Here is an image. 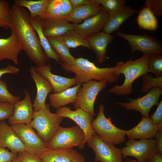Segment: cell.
<instances>
[{
    "label": "cell",
    "instance_id": "obj_8",
    "mask_svg": "<svg viewBox=\"0 0 162 162\" xmlns=\"http://www.w3.org/2000/svg\"><path fill=\"white\" fill-rule=\"evenodd\" d=\"M125 146L121 148L123 158L133 157L140 162H147L149 158L157 152L155 139L129 140Z\"/></svg>",
    "mask_w": 162,
    "mask_h": 162
},
{
    "label": "cell",
    "instance_id": "obj_25",
    "mask_svg": "<svg viewBox=\"0 0 162 162\" xmlns=\"http://www.w3.org/2000/svg\"><path fill=\"white\" fill-rule=\"evenodd\" d=\"M137 12V10L126 6L120 10L109 14L103 31L110 34L117 30L127 19Z\"/></svg>",
    "mask_w": 162,
    "mask_h": 162
},
{
    "label": "cell",
    "instance_id": "obj_15",
    "mask_svg": "<svg viewBox=\"0 0 162 162\" xmlns=\"http://www.w3.org/2000/svg\"><path fill=\"white\" fill-rule=\"evenodd\" d=\"M108 16V13L102 8L96 15L80 24H75V30L83 38L86 39L103 29Z\"/></svg>",
    "mask_w": 162,
    "mask_h": 162
},
{
    "label": "cell",
    "instance_id": "obj_2",
    "mask_svg": "<svg viewBox=\"0 0 162 162\" xmlns=\"http://www.w3.org/2000/svg\"><path fill=\"white\" fill-rule=\"evenodd\" d=\"M62 68L68 72L75 74L76 84H81L91 80H106L112 84L116 82L120 74L116 70V66L100 68L88 59L82 58H76L70 64L61 63Z\"/></svg>",
    "mask_w": 162,
    "mask_h": 162
},
{
    "label": "cell",
    "instance_id": "obj_43",
    "mask_svg": "<svg viewBox=\"0 0 162 162\" xmlns=\"http://www.w3.org/2000/svg\"><path fill=\"white\" fill-rule=\"evenodd\" d=\"M20 71L19 68L10 64L0 69V80L2 76L5 74H17Z\"/></svg>",
    "mask_w": 162,
    "mask_h": 162
},
{
    "label": "cell",
    "instance_id": "obj_29",
    "mask_svg": "<svg viewBox=\"0 0 162 162\" xmlns=\"http://www.w3.org/2000/svg\"><path fill=\"white\" fill-rule=\"evenodd\" d=\"M49 1V0H15L14 5L28 9L31 18L38 16L43 19Z\"/></svg>",
    "mask_w": 162,
    "mask_h": 162
},
{
    "label": "cell",
    "instance_id": "obj_26",
    "mask_svg": "<svg viewBox=\"0 0 162 162\" xmlns=\"http://www.w3.org/2000/svg\"><path fill=\"white\" fill-rule=\"evenodd\" d=\"M72 9L69 0H49L43 19H63L71 12Z\"/></svg>",
    "mask_w": 162,
    "mask_h": 162
},
{
    "label": "cell",
    "instance_id": "obj_40",
    "mask_svg": "<svg viewBox=\"0 0 162 162\" xmlns=\"http://www.w3.org/2000/svg\"><path fill=\"white\" fill-rule=\"evenodd\" d=\"M14 104L0 102V121L8 119L13 114Z\"/></svg>",
    "mask_w": 162,
    "mask_h": 162
},
{
    "label": "cell",
    "instance_id": "obj_24",
    "mask_svg": "<svg viewBox=\"0 0 162 162\" xmlns=\"http://www.w3.org/2000/svg\"><path fill=\"white\" fill-rule=\"evenodd\" d=\"M102 7L94 0L91 3L73 8L71 12L64 20L75 24H80L87 19L98 14Z\"/></svg>",
    "mask_w": 162,
    "mask_h": 162
},
{
    "label": "cell",
    "instance_id": "obj_22",
    "mask_svg": "<svg viewBox=\"0 0 162 162\" xmlns=\"http://www.w3.org/2000/svg\"><path fill=\"white\" fill-rule=\"evenodd\" d=\"M75 26L63 19H46L43 20L42 28L46 37H55L75 30Z\"/></svg>",
    "mask_w": 162,
    "mask_h": 162
},
{
    "label": "cell",
    "instance_id": "obj_46",
    "mask_svg": "<svg viewBox=\"0 0 162 162\" xmlns=\"http://www.w3.org/2000/svg\"><path fill=\"white\" fill-rule=\"evenodd\" d=\"M162 153L156 152L149 158L147 162H162Z\"/></svg>",
    "mask_w": 162,
    "mask_h": 162
},
{
    "label": "cell",
    "instance_id": "obj_39",
    "mask_svg": "<svg viewBox=\"0 0 162 162\" xmlns=\"http://www.w3.org/2000/svg\"><path fill=\"white\" fill-rule=\"evenodd\" d=\"M155 112L150 116L158 131H162V100L159 103Z\"/></svg>",
    "mask_w": 162,
    "mask_h": 162
},
{
    "label": "cell",
    "instance_id": "obj_10",
    "mask_svg": "<svg viewBox=\"0 0 162 162\" xmlns=\"http://www.w3.org/2000/svg\"><path fill=\"white\" fill-rule=\"evenodd\" d=\"M162 94V88L154 87L150 89L144 96L136 99L128 98V102H116L115 104L124 108L126 110L139 111L142 116L150 117L149 113L152 107L158 105Z\"/></svg>",
    "mask_w": 162,
    "mask_h": 162
},
{
    "label": "cell",
    "instance_id": "obj_13",
    "mask_svg": "<svg viewBox=\"0 0 162 162\" xmlns=\"http://www.w3.org/2000/svg\"><path fill=\"white\" fill-rule=\"evenodd\" d=\"M56 113L61 117L69 118L76 123L84 133L86 143L90 140L95 133L91 125L93 116L81 109L72 110L70 107L64 106L57 109Z\"/></svg>",
    "mask_w": 162,
    "mask_h": 162
},
{
    "label": "cell",
    "instance_id": "obj_30",
    "mask_svg": "<svg viewBox=\"0 0 162 162\" xmlns=\"http://www.w3.org/2000/svg\"><path fill=\"white\" fill-rule=\"evenodd\" d=\"M46 38L51 47L58 56L60 61L68 64L74 62L76 58L71 55L69 48L59 37Z\"/></svg>",
    "mask_w": 162,
    "mask_h": 162
},
{
    "label": "cell",
    "instance_id": "obj_18",
    "mask_svg": "<svg viewBox=\"0 0 162 162\" xmlns=\"http://www.w3.org/2000/svg\"><path fill=\"white\" fill-rule=\"evenodd\" d=\"M36 71L44 77L53 88V93L61 92L77 85L75 78H68L55 74L51 72V63L35 67Z\"/></svg>",
    "mask_w": 162,
    "mask_h": 162
},
{
    "label": "cell",
    "instance_id": "obj_41",
    "mask_svg": "<svg viewBox=\"0 0 162 162\" xmlns=\"http://www.w3.org/2000/svg\"><path fill=\"white\" fill-rule=\"evenodd\" d=\"M18 156L17 154L0 146V162H11Z\"/></svg>",
    "mask_w": 162,
    "mask_h": 162
},
{
    "label": "cell",
    "instance_id": "obj_6",
    "mask_svg": "<svg viewBox=\"0 0 162 162\" xmlns=\"http://www.w3.org/2000/svg\"><path fill=\"white\" fill-rule=\"evenodd\" d=\"M84 131L77 125L68 128L60 127L46 146L47 149L72 148L83 149L86 144Z\"/></svg>",
    "mask_w": 162,
    "mask_h": 162
},
{
    "label": "cell",
    "instance_id": "obj_17",
    "mask_svg": "<svg viewBox=\"0 0 162 162\" xmlns=\"http://www.w3.org/2000/svg\"><path fill=\"white\" fill-rule=\"evenodd\" d=\"M29 71L37 88L36 96L33 104L34 110L35 112L46 107V99L53 89L48 81L36 71L35 67L32 66Z\"/></svg>",
    "mask_w": 162,
    "mask_h": 162
},
{
    "label": "cell",
    "instance_id": "obj_47",
    "mask_svg": "<svg viewBox=\"0 0 162 162\" xmlns=\"http://www.w3.org/2000/svg\"><path fill=\"white\" fill-rule=\"evenodd\" d=\"M11 162H22L20 158L18 156L16 159L14 160Z\"/></svg>",
    "mask_w": 162,
    "mask_h": 162
},
{
    "label": "cell",
    "instance_id": "obj_3",
    "mask_svg": "<svg viewBox=\"0 0 162 162\" xmlns=\"http://www.w3.org/2000/svg\"><path fill=\"white\" fill-rule=\"evenodd\" d=\"M150 55H143L138 59L133 60L131 58L125 62H118L116 64V70L119 74H123L124 80L120 86L116 85L108 91L109 93L119 96H127L133 91L132 84L139 77L149 72L148 62Z\"/></svg>",
    "mask_w": 162,
    "mask_h": 162
},
{
    "label": "cell",
    "instance_id": "obj_38",
    "mask_svg": "<svg viewBox=\"0 0 162 162\" xmlns=\"http://www.w3.org/2000/svg\"><path fill=\"white\" fill-rule=\"evenodd\" d=\"M144 4L145 6L148 8L155 16L162 15V0H146Z\"/></svg>",
    "mask_w": 162,
    "mask_h": 162
},
{
    "label": "cell",
    "instance_id": "obj_20",
    "mask_svg": "<svg viewBox=\"0 0 162 162\" xmlns=\"http://www.w3.org/2000/svg\"><path fill=\"white\" fill-rule=\"evenodd\" d=\"M11 31L9 37L5 38H0V61L8 59L18 65V55L22 48L16 34Z\"/></svg>",
    "mask_w": 162,
    "mask_h": 162
},
{
    "label": "cell",
    "instance_id": "obj_32",
    "mask_svg": "<svg viewBox=\"0 0 162 162\" xmlns=\"http://www.w3.org/2000/svg\"><path fill=\"white\" fill-rule=\"evenodd\" d=\"M59 37L69 49L74 48L82 46L91 50L86 39L83 38L75 30Z\"/></svg>",
    "mask_w": 162,
    "mask_h": 162
},
{
    "label": "cell",
    "instance_id": "obj_35",
    "mask_svg": "<svg viewBox=\"0 0 162 162\" xmlns=\"http://www.w3.org/2000/svg\"><path fill=\"white\" fill-rule=\"evenodd\" d=\"M96 1L109 14L120 10L126 6L124 0H96Z\"/></svg>",
    "mask_w": 162,
    "mask_h": 162
},
{
    "label": "cell",
    "instance_id": "obj_21",
    "mask_svg": "<svg viewBox=\"0 0 162 162\" xmlns=\"http://www.w3.org/2000/svg\"><path fill=\"white\" fill-rule=\"evenodd\" d=\"M113 36L102 31L89 37L86 40L91 50L95 53L97 62L102 64L109 57L106 56L107 48Z\"/></svg>",
    "mask_w": 162,
    "mask_h": 162
},
{
    "label": "cell",
    "instance_id": "obj_16",
    "mask_svg": "<svg viewBox=\"0 0 162 162\" xmlns=\"http://www.w3.org/2000/svg\"><path fill=\"white\" fill-rule=\"evenodd\" d=\"M39 156L44 162H85L83 156L72 148L47 149Z\"/></svg>",
    "mask_w": 162,
    "mask_h": 162
},
{
    "label": "cell",
    "instance_id": "obj_34",
    "mask_svg": "<svg viewBox=\"0 0 162 162\" xmlns=\"http://www.w3.org/2000/svg\"><path fill=\"white\" fill-rule=\"evenodd\" d=\"M142 84L141 91L142 93H147L149 90L154 87L162 88V76L153 77L146 74L142 76Z\"/></svg>",
    "mask_w": 162,
    "mask_h": 162
},
{
    "label": "cell",
    "instance_id": "obj_36",
    "mask_svg": "<svg viewBox=\"0 0 162 162\" xmlns=\"http://www.w3.org/2000/svg\"><path fill=\"white\" fill-rule=\"evenodd\" d=\"M148 65L149 72L153 73L155 77L162 76V56L160 54L150 55Z\"/></svg>",
    "mask_w": 162,
    "mask_h": 162
},
{
    "label": "cell",
    "instance_id": "obj_14",
    "mask_svg": "<svg viewBox=\"0 0 162 162\" xmlns=\"http://www.w3.org/2000/svg\"><path fill=\"white\" fill-rule=\"evenodd\" d=\"M24 98L14 104L13 115L8 119V122L12 125L24 124H30L32 119L34 110L31 95L28 91L24 89Z\"/></svg>",
    "mask_w": 162,
    "mask_h": 162
},
{
    "label": "cell",
    "instance_id": "obj_9",
    "mask_svg": "<svg viewBox=\"0 0 162 162\" xmlns=\"http://www.w3.org/2000/svg\"><path fill=\"white\" fill-rule=\"evenodd\" d=\"M116 34L128 42L131 50V56L136 51L141 52L143 55L162 54V46L160 42L151 36L147 34H130L120 32Z\"/></svg>",
    "mask_w": 162,
    "mask_h": 162
},
{
    "label": "cell",
    "instance_id": "obj_42",
    "mask_svg": "<svg viewBox=\"0 0 162 162\" xmlns=\"http://www.w3.org/2000/svg\"><path fill=\"white\" fill-rule=\"evenodd\" d=\"M22 162H44L39 156L29 153L26 151L18 153Z\"/></svg>",
    "mask_w": 162,
    "mask_h": 162
},
{
    "label": "cell",
    "instance_id": "obj_4",
    "mask_svg": "<svg viewBox=\"0 0 162 162\" xmlns=\"http://www.w3.org/2000/svg\"><path fill=\"white\" fill-rule=\"evenodd\" d=\"M63 119L56 113L51 112L46 104L45 107L34 111L30 125L46 145L55 134Z\"/></svg>",
    "mask_w": 162,
    "mask_h": 162
},
{
    "label": "cell",
    "instance_id": "obj_28",
    "mask_svg": "<svg viewBox=\"0 0 162 162\" xmlns=\"http://www.w3.org/2000/svg\"><path fill=\"white\" fill-rule=\"evenodd\" d=\"M30 21L37 34L43 50L49 59H53L61 63L58 56L51 47L43 33L42 28L43 19L38 16L32 18L30 17Z\"/></svg>",
    "mask_w": 162,
    "mask_h": 162
},
{
    "label": "cell",
    "instance_id": "obj_33",
    "mask_svg": "<svg viewBox=\"0 0 162 162\" xmlns=\"http://www.w3.org/2000/svg\"><path fill=\"white\" fill-rule=\"evenodd\" d=\"M11 8L6 0H0V27L7 30L10 28Z\"/></svg>",
    "mask_w": 162,
    "mask_h": 162
},
{
    "label": "cell",
    "instance_id": "obj_48",
    "mask_svg": "<svg viewBox=\"0 0 162 162\" xmlns=\"http://www.w3.org/2000/svg\"><path fill=\"white\" fill-rule=\"evenodd\" d=\"M124 162H140L137 160H133L132 159H128V160L125 161Z\"/></svg>",
    "mask_w": 162,
    "mask_h": 162
},
{
    "label": "cell",
    "instance_id": "obj_31",
    "mask_svg": "<svg viewBox=\"0 0 162 162\" xmlns=\"http://www.w3.org/2000/svg\"><path fill=\"white\" fill-rule=\"evenodd\" d=\"M136 20L139 27L143 29L154 32L158 27V22L155 16L145 6L140 10Z\"/></svg>",
    "mask_w": 162,
    "mask_h": 162
},
{
    "label": "cell",
    "instance_id": "obj_37",
    "mask_svg": "<svg viewBox=\"0 0 162 162\" xmlns=\"http://www.w3.org/2000/svg\"><path fill=\"white\" fill-rule=\"evenodd\" d=\"M19 96H15L11 94L8 89L6 82L0 80V102L14 104L20 100Z\"/></svg>",
    "mask_w": 162,
    "mask_h": 162
},
{
    "label": "cell",
    "instance_id": "obj_11",
    "mask_svg": "<svg viewBox=\"0 0 162 162\" xmlns=\"http://www.w3.org/2000/svg\"><path fill=\"white\" fill-rule=\"evenodd\" d=\"M95 154V162H123L121 148L102 140L95 133L87 142Z\"/></svg>",
    "mask_w": 162,
    "mask_h": 162
},
{
    "label": "cell",
    "instance_id": "obj_44",
    "mask_svg": "<svg viewBox=\"0 0 162 162\" xmlns=\"http://www.w3.org/2000/svg\"><path fill=\"white\" fill-rule=\"evenodd\" d=\"M154 137L157 146V152L162 153V131H158Z\"/></svg>",
    "mask_w": 162,
    "mask_h": 162
},
{
    "label": "cell",
    "instance_id": "obj_45",
    "mask_svg": "<svg viewBox=\"0 0 162 162\" xmlns=\"http://www.w3.org/2000/svg\"><path fill=\"white\" fill-rule=\"evenodd\" d=\"M73 8L93 2L94 0H69Z\"/></svg>",
    "mask_w": 162,
    "mask_h": 162
},
{
    "label": "cell",
    "instance_id": "obj_5",
    "mask_svg": "<svg viewBox=\"0 0 162 162\" xmlns=\"http://www.w3.org/2000/svg\"><path fill=\"white\" fill-rule=\"evenodd\" d=\"M105 107L100 104L97 116L91 124L93 129L103 141L113 145L120 144L125 140L126 130L119 128L112 122L111 118H106Z\"/></svg>",
    "mask_w": 162,
    "mask_h": 162
},
{
    "label": "cell",
    "instance_id": "obj_27",
    "mask_svg": "<svg viewBox=\"0 0 162 162\" xmlns=\"http://www.w3.org/2000/svg\"><path fill=\"white\" fill-rule=\"evenodd\" d=\"M81 85L77 84L60 93L50 94L49 96L50 105L58 109L69 104H74L76 99L78 90Z\"/></svg>",
    "mask_w": 162,
    "mask_h": 162
},
{
    "label": "cell",
    "instance_id": "obj_19",
    "mask_svg": "<svg viewBox=\"0 0 162 162\" xmlns=\"http://www.w3.org/2000/svg\"><path fill=\"white\" fill-rule=\"evenodd\" d=\"M0 146L8 148L17 154L26 151L24 146L18 135L11 126L3 121H0Z\"/></svg>",
    "mask_w": 162,
    "mask_h": 162
},
{
    "label": "cell",
    "instance_id": "obj_1",
    "mask_svg": "<svg viewBox=\"0 0 162 162\" xmlns=\"http://www.w3.org/2000/svg\"><path fill=\"white\" fill-rule=\"evenodd\" d=\"M30 18L29 14L24 8L14 4L11 8L10 28L16 34L22 50L37 66L44 65L49 59L41 45Z\"/></svg>",
    "mask_w": 162,
    "mask_h": 162
},
{
    "label": "cell",
    "instance_id": "obj_23",
    "mask_svg": "<svg viewBox=\"0 0 162 162\" xmlns=\"http://www.w3.org/2000/svg\"><path fill=\"white\" fill-rule=\"evenodd\" d=\"M137 125L128 130H126V135L129 140L148 139L153 138L158 131V128L150 118L142 116Z\"/></svg>",
    "mask_w": 162,
    "mask_h": 162
},
{
    "label": "cell",
    "instance_id": "obj_12",
    "mask_svg": "<svg viewBox=\"0 0 162 162\" xmlns=\"http://www.w3.org/2000/svg\"><path fill=\"white\" fill-rule=\"evenodd\" d=\"M11 126L23 143L26 152L39 156L47 149L45 143L30 124H22Z\"/></svg>",
    "mask_w": 162,
    "mask_h": 162
},
{
    "label": "cell",
    "instance_id": "obj_7",
    "mask_svg": "<svg viewBox=\"0 0 162 162\" xmlns=\"http://www.w3.org/2000/svg\"><path fill=\"white\" fill-rule=\"evenodd\" d=\"M107 84L106 80L90 81L82 84L78 89L75 102V109L78 108L90 113L93 116L95 114L94 104L99 93L105 88Z\"/></svg>",
    "mask_w": 162,
    "mask_h": 162
}]
</instances>
